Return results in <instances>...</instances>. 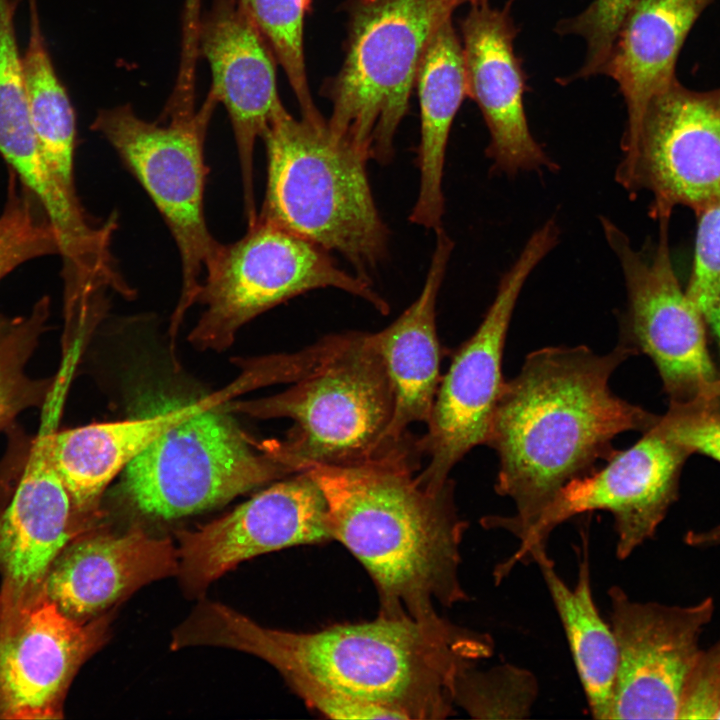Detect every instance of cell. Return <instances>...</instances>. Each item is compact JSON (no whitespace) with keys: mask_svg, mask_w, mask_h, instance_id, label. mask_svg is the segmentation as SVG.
Wrapping results in <instances>:
<instances>
[{"mask_svg":"<svg viewBox=\"0 0 720 720\" xmlns=\"http://www.w3.org/2000/svg\"><path fill=\"white\" fill-rule=\"evenodd\" d=\"M198 54L209 64V92L229 116L236 142L248 224L257 217L253 152L284 105L276 84V58L239 0H212L201 15Z\"/></svg>","mask_w":720,"mask_h":720,"instance_id":"obj_17","label":"cell"},{"mask_svg":"<svg viewBox=\"0 0 720 720\" xmlns=\"http://www.w3.org/2000/svg\"><path fill=\"white\" fill-rule=\"evenodd\" d=\"M715 0H638L624 20L602 74L627 109L622 153L634 146L649 101L677 80L675 67L697 19Z\"/></svg>","mask_w":720,"mask_h":720,"instance_id":"obj_22","label":"cell"},{"mask_svg":"<svg viewBox=\"0 0 720 720\" xmlns=\"http://www.w3.org/2000/svg\"><path fill=\"white\" fill-rule=\"evenodd\" d=\"M89 281H90V280H89ZM99 281H100V280H99ZM85 282H86V281H85ZM102 282H103V281H102ZM80 283H81V282H80ZM74 284H76V283H74ZM66 285H70V284H66ZM108 285H109V284H108ZM109 286H110V285H109ZM125 289H126V288L124 287V288L121 289L120 291H123V290H125Z\"/></svg>","mask_w":720,"mask_h":720,"instance_id":"obj_42","label":"cell"},{"mask_svg":"<svg viewBox=\"0 0 720 720\" xmlns=\"http://www.w3.org/2000/svg\"><path fill=\"white\" fill-rule=\"evenodd\" d=\"M415 86L421 117L417 163L420 186L409 220L427 229L442 227L443 171L454 118L467 94L462 43L452 23L444 21L426 46Z\"/></svg>","mask_w":720,"mask_h":720,"instance_id":"obj_23","label":"cell"},{"mask_svg":"<svg viewBox=\"0 0 720 720\" xmlns=\"http://www.w3.org/2000/svg\"><path fill=\"white\" fill-rule=\"evenodd\" d=\"M124 471L136 508L165 520L217 507L291 473L209 401L180 406L175 421Z\"/></svg>","mask_w":720,"mask_h":720,"instance_id":"obj_7","label":"cell"},{"mask_svg":"<svg viewBox=\"0 0 720 720\" xmlns=\"http://www.w3.org/2000/svg\"><path fill=\"white\" fill-rule=\"evenodd\" d=\"M424 286L418 298L389 326L370 333L393 392V410L385 443L393 449L412 440L407 427L428 424L440 385L441 351L436 332V301L454 243L441 227Z\"/></svg>","mask_w":720,"mask_h":720,"instance_id":"obj_21","label":"cell"},{"mask_svg":"<svg viewBox=\"0 0 720 720\" xmlns=\"http://www.w3.org/2000/svg\"><path fill=\"white\" fill-rule=\"evenodd\" d=\"M178 572L177 549L167 538L133 528L70 541L42 583L43 594L70 618L89 622L142 586Z\"/></svg>","mask_w":720,"mask_h":720,"instance_id":"obj_19","label":"cell"},{"mask_svg":"<svg viewBox=\"0 0 720 720\" xmlns=\"http://www.w3.org/2000/svg\"><path fill=\"white\" fill-rule=\"evenodd\" d=\"M21 317L11 318L0 313V342L18 325Z\"/></svg>","mask_w":720,"mask_h":720,"instance_id":"obj_37","label":"cell"},{"mask_svg":"<svg viewBox=\"0 0 720 720\" xmlns=\"http://www.w3.org/2000/svg\"><path fill=\"white\" fill-rule=\"evenodd\" d=\"M715 719H720V706L718 708V711L716 713Z\"/></svg>","mask_w":720,"mask_h":720,"instance_id":"obj_40","label":"cell"},{"mask_svg":"<svg viewBox=\"0 0 720 720\" xmlns=\"http://www.w3.org/2000/svg\"><path fill=\"white\" fill-rule=\"evenodd\" d=\"M659 425L674 442L691 454L702 453L720 462V399L697 397L689 402H670Z\"/></svg>","mask_w":720,"mask_h":720,"instance_id":"obj_31","label":"cell"},{"mask_svg":"<svg viewBox=\"0 0 720 720\" xmlns=\"http://www.w3.org/2000/svg\"><path fill=\"white\" fill-rule=\"evenodd\" d=\"M366 1H372V0H366Z\"/></svg>","mask_w":720,"mask_h":720,"instance_id":"obj_43","label":"cell"},{"mask_svg":"<svg viewBox=\"0 0 720 720\" xmlns=\"http://www.w3.org/2000/svg\"><path fill=\"white\" fill-rule=\"evenodd\" d=\"M56 408L46 410L17 488L0 518V565L19 591L42 585L73 537L72 501L50 449Z\"/></svg>","mask_w":720,"mask_h":720,"instance_id":"obj_20","label":"cell"},{"mask_svg":"<svg viewBox=\"0 0 720 720\" xmlns=\"http://www.w3.org/2000/svg\"><path fill=\"white\" fill-rule=\"evenodd\" d=\"M55 253L60 254L55 229L39 202L10 172L0 215V280L31 259Z\"/></svg>","mask_w":720,"mask_h":720,"instance_id":"obj_30","label":"cell"},{"mask_svg":"<svg viewBox=\"0 0 720 720\" xmlns=\"http://www.w3.org/2000/svg\"><path fill=\"white\" fill-rule=\"evenodd\" d=\"M251 368L249 386L294 383L282 393L236 405L254 417L294 421L285 440L262 445L291 473L316 464L358 465L400 448L391 449L384 440L393 392L370 333L330 335L303 351L271 356Z\"/></svg>","mask_w":720,"mask_h":720,"instance_id":"obj_4","label":"cell"},{"mask_svg":"<svg viewBox=\"0 0 720 720\" xmlns=\"http://www.w3.org/2000/svg\"><path fill=\"white\" fill-rule=\"evenodd\" d=\"M615 179L631 195L650 191L655 219L677 205L698 215L720 200V88L695 91L676 80L656 94Z\"/></svg>","mask_w":720,"mask_h":720,"instance_id":"obj_12","label":"cell"},{"mask_svg":"<svg viewBox=\"0 0 720 720\" xmlns=\"http://www.w3.org/2000/svg\"><path fill=\"white\" fill-rule=\"evenodd\" d=\"M689 455L657 421L634 445L617 450L605 466L564 486L539 519L527 544L516 550L510 560L514 564L534 562L547 552L548 538L558 525L597 510L612 515L616 556L626 559L655 536L678 497L680 471Z\"/></svg>","mask_w":720,"mask_h":720,"instance_id":"obj_13","label":"cell"},{"mask_svg":"<svg viewBox=\"0 0 720 720\" xmlns=\"http://www.w3.org/2000/svg\"><path fill=\"white\" fill-rule=\"evenodd\" d=\"M461 24L467 94L478 105L489 131L486 154L496 174L557 165L534 139L525 115V77L514 50L517 28L509 5L492 7L488 0L470 4Z\"/></svg>","mask_w":720,"mask_h":720,"instance_id":"obj_18","label":"cell"},{"mask_svg":"<svg viewBox=\"0 0 720 720\" xmlns=\"http://www.w3.org/2000/svg\"><path fill=\"white\" fill-rule=\"evenodd\" d=\"M179 408L53 431L51 456L73 509L88 512L94 508L109 482L175 421Z\"/></svg>","mask_w":720,"mask_h":720,"instance_id":"obj_24","label":"cell"},{"mask_svg":"<svg viewBox=\"0 0 720 720\" xmlns=\"http://www.w3.org/2000/svg\"><path fill=\"white\" fill-rule=\"evenodd\" d=\"M22 57L31 122L54 175L71 195L74 185L75 113L33 17Z\"/></svg>","mask_w":720,"mask_h":720,"instance_id":"obj_26","label":"cell"},{"mask_svg":"<svg viewBox=\"0 0 720 720\" xmlns=\"http://www.w3.org/2000/svg\"><path fill=\"white\" fill-rule=\"evenodd\" d=\"M560 229L554 218L537 228L502 276L480 325L455 353L441 379L428 432L417 441L429 462L417 481L437 491L450 470L478 445H486L504 379L502 358L516 302L528 277L556 246Z\"/></svg>","mask_w":720,"mask_h":720,"instance_id":"obj_10","label":"cell"},{"mask_svg":"<svg viewBox=\"0 0 720 720\" xmlns=\"http://www.w3.org/2000/svg\"><path fill=\"white\" fill-rule=\"evenodd\" d=\"M702 317L704 322L711 328L720 347V290L708 307L702 312Z\"/></svg>","mask_w":720,"mask_h":720,"instance_id":"obj_36","label":"cell"},{"mask_svg":"<svg viewBox=\"0 0 720 720\" xmlns=\"http://www.w3.org/2000/svg\"><path fill=\"white\" fill-rule=\"evenodd\" d=\"M538 692V680L526 668L503 663L479 670L475 663L459 673L454 703L473 719H526Z\"/></svg>","mask_w":720,"mask_h":720,"instance_id":"obj_27","label":"cell"},{"mask_svg":"<svg viewBox=\"0 0 720 720\" xmlns=\"http://www.w3.org/2000/svg\"><path fill=\"white\" fill-rule=\"evenodd\" d=\"M189 642L252 654L274 667L311 709L334 719H445L455 712L459 673L489 658L490 634L431 620L378 615L312 632L262 626L218 602L201 601Z\"/></svg>","mask_w":720,"mask_h":720,"instance_id":"obj_1","label":"cell"},{"mask_svg":"<svg viewBox=\"0 0 720 720\" xmlns=\"http://www.w3.org/2000/svg\"><path fill=\"white\" fill-rule=\"evenodd\" d=\"M582 550L574 587L558 575L547 552L535 563L561 620L567 642L585 693L591 716L610 720L618 669V645L613 629L601 617L595 604L590 576L587 534H582Z\"/></svg>","mask_w":720,"mask_h":720,"instance_id":"obj_25","label":"cell"},{"mask_svg":"<svg viewBox=\"0 0 720 720\" xmlns=\"http://www.w3.org/2000/svg\"><path fill=\"white\" fill-rule=\"evenodd\" d=\"M465 0H355L343 64L329 83V127L389 163L418 66L436 30Z\"/></svg>","mask_w":720,"mask_h":720,"instance_id":"obj_6","label":"cell"},{"mask_svg":"<svg viewBox=\"0 0 720 720\" xmlns=\"http://www.w3.org/2000/svg\"><path fill=\"white\" fill-rule=\"evenodd\" d=\"M108 619L76 621L43 593L11 614L0 627V716L60 717L74 674L106 639Z\"/></svg>","mask_w":720,"mask_h":720,"instance_id":"obj_16","label":"cell"},{"mask_svg":"<svg viewBox=\"0 0 720 720\" xmlns=\"http://www.w3.org/2000/svg\"><path fill=\"white\" fill-rule=\"evenodd\" d=\"M701 396L720 398V378H717Z\"/></svg>","mask_w":720,"mask_h":720,"instance_id":"obj_38","label":"cell"},{"mask_svg":"<svg viewBox=\"0 0 720 720\" xmlns=\"http://www.w3.org/2000/svg\"><path fill=\"white\" fill-rule=\"evenodd\" d=\"M417 442L352 466L312 465L332 540L362 564L379 598V614L431 620L437 605L468 599L459 577L467 523L453 482L431 491L413 476Z\"/></svg>","mask_w":720,"mask_h":720,"instance_id":"obj_3","label":"cell"},{"mask_svg":"<svg viewBox=\"0 0 720 720\" xmlns=\"http://www.w3.org/2000/svg\"><path fill=\"white\" fill-rule=\"evenodd\" d=\"M688 546L712 547L720 545V525L704 531H688L683 538Z\"/></svg>","mask_w":720,"mask_h":720,"instance_id":"obj_34","label":"cell"},{"mask_svg":"<svg viewBox=\"0 0 720 720\" xmlns=\"http://www.w3.org/2000/svg\"><path fill=\"white\" fill-rule=\"evenodd\" d=\"M217 105L208 92L198 110L162 114L154 122L140 118L130 104L117 105L99 111L91 126L145 189L177 244L182 290L175 322L195 303L205 266L220 244L207 228L203 205L204 142Z\"/></svg>","mask_w":720,"mask_h":720,"instance_id":"obj_9","label":"cell"},{"mask_svg":"<svg viewBox=\"0 0 720 720\" xmlns=\"http://www.w3.org/2000/svg\"><path fill=\"white\" fill-rule=\"evenodd\" d=\"M720 706V639L702 649L687 679L679 719H715Z\"/></svg>","mask_w":720,"mask_h":720,"instance_id":"obj_33","label":"cell"},{"mask_svg":"<svg viewBox=\"0 0 720 720\" xmlns=\"http://www.w3.org/2000/svg\"><path fill=\"white\" fill-rule=\"evenodd\" d=\"M608 596L619 654L610 720L679 719L702 650L699 637L715 610L713 598L690 606L639 602L619 586Z\"/></svg>","mask_w":720,"mask_h":720,"instance_id":"obj_14","label":"cell"},{"mask_svg":"<svg viewBox=\"0 0 720 720\" xmlns=\"http://www.w3.org/2000/svg\"><path fill=\"white\" fill-rule=\"evenodd\" d=\"M697 217L693 268L685 291L702 315L720 290V200Z\"/></svg>","mask_w":720,"mask_h":720,"instance_id":"obj_32","label":"cell"},{"mask_svg":"<svg viewBox=\"0 0 720 720\" xmlns=\"http://www.w3.org/2000/svg\"><path fill=\"white\" fill-rule=\"evenodd\" d=\"M269 44L298 101L301 116L318 120L307 81L304 56L305 0H239Z\"/></svg>","mask_w":720,"mask_h":720,"instance_id":"obj_28","label":"cell"},{"mask_svg":"<svg viewBox=\"0 0 720 720\" xmlns=\"http://www.w3.org/2000/svg\"><path fill=\"white\" fill-rule=\"evenodd\" d=\"M177 535V575L192 596L245 560L332 540L324 496L306 472L273 484L198 529Z\"/></svg>","mask_w":720,"mask_h":720,"instance_id":"obj_15","label":"cell"},{"mask_svg":"<svg viewBox=\"0 0 720 720\" xmlns=\"http://www.w3.org/2000/svg\"><path fill=\"white\" fill-rule=\"evenodd\" d=\"M305 3H306L307 6L310 8V7H311L312 0H305Z\"/></svg>","mask_w":720,"mask_h":720,"instance_id":"obj_41","label":"cell"},{"mask_svg":"<svg viewBox=\"0 0 720 720\" xmlns=\"http://www.w3.org/2000/svg\"><path fill=\"white\" fill-rule=\"evenodd\" d=\"M202 0H184L182 30L193 34L197 31L201 18Z\"/></svg>","mask_w":720,"mask_h":720,"instance_id":"obj_35","label":"cell"},{"mask_svg":"<svg viewBox=\"0 0 720 720\" xmlns=\"http://www.w3.org/2000/svg\"><path fill=\"white\" fill-rule=\"evenodd\" d=\"M660 217L657 243L636 250L628 236L601 216L604 237L617 257L627 292L619 342L655 364L670 402L701 396L718 378L709 356L704 319L679 284L670 256L668 223Z\"/></svg>","mask_w":720,"mask_h":720,"instance_id":"obj_11","label":"cell"},{"mask_svg":"<svg viewBox=\"0 0 720 720\" xmlns=\"http://www.w3.org/2000/svg\"><path fill=\"white\" fill-rule=\"evenodd\" d=\"M261 139L267 182L257 216L337 251L371 281L387 255L388 230L373 198L369 156L324 118L297 119L284 106Z\"/></svg>","mask_w":720,"mask_h":720,"instance_id":"obj_5","label":"cell"},{"mask_svg":"<svg viewBox=\"0 0 720 720\" xmlns=\"http://www.w3.org/2000/svg\"><path fill=\"white\" fill-rule=\"evenodd\" d=\"M49 306L47 297L39 300L0 342V429L24 410L42 406L52 393L51 379H34L26 373V365L45 329Z\"/></svg>","mask_w":720,"mask_h":720,"instance_id":"obj_29","label":"cell"},{"mask_svg":"<svg viewBox=\"0 0 720 720\" xmlns=\"http://www.w3.org/2000/svg\"><path fill=\"white\" fill-rule=\"evenodd\" d=\"M480 1H485V0H465V2H466V3H469V4L477 3V2H480Z\"/></svg>","mask_w":720,"mask_h":720,"instance_id":"obj_39","label":"cell"},{"mask_svg":"<svg viewBox=\"0 0 720 720\" xmlns=\"http://www.w3.org/2000/svg\"><path fill=\"white\" fill-rule=\"evenodd\" d=\"M633 354L621 342L602 355L585 345L545 347L529 353L519 373L504 381L486 445L499 458L495 491L513 501L515 513L487 516L485 528L511 533L517 550L523 548L562 488L614 455L616 436L655 425L660 416L609 385Z\"/></svg>","mask_w":720,"mask_h":720,"instance_id":"obj_2","label":"cell"},{"mask_svg":"<svg viewBox=\"0 0 720 720\" xmlns=\"http://www.w3.org/2000/svg\"><path fill=\"white\" fill-rule=\"evenodd\" d=\"M333 287L361 297L387 314L371 281L335 264L328 251L260 217L208 260L195 302L205 306L190 334L198 348L223 349L237 330L266 310L310 290Z\"/></svg>","mask_w":720,"mask_h":720,"instance_id":"obj_8","label":"cell"}]
</instances>
